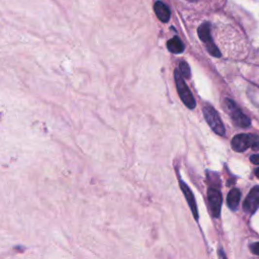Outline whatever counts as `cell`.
Wrapping results in <instances>:
<instances>
[{"mask_svg": "<svg viewBox=\"0 0 259 259\" xmlns=\"http://www.w3.org/2000/svg\"><path fill=\"white\" fill-rule=\"evenodd\" d=\"M231 146L236 152H244L248 148L257 151L259 150V137L254 134H239L232 139Z\"/></svg>", "mask_w": 259, "mask_h": 259, "instance_id": "obj_1", "label": "cell"}, {"mask_svg": "<svg viewBox=\"0 0 259 259\" xmlns=\"http://www.w3.org/2000/svg\"><path fill=\"white\" fill-rule=\"evenodd\" d=\"M197 34H199V36L202 40V42H204L207 52L214 57H217V58L221 57V52L217 48V46L215 45L212 35H211V24H209L208 22L203 23L202 26L199 28V30H197Z\"/></svg>", "mask_w": 259, "mask_h": 259, "instance_id": "obj_4", "label": "cell"}, {"mask_svg": "<svg viewBox=\"0 0 259 259\" xmlns=\"http://www.w3.org/2000/svg\"><path fill=\"white\" fill-rule=\"evenodd\" d=\"M259 207V187H254L246 197L243 207L247 213H254Z\"/></svg>", "mask_w": 259, "mask_h": 259, "instance_id": "obj_7", "label": "cell"}, {"mask_svg": "<svg viewBox=\"0 0 259 259\" xmlns=\"http://www.w3.org/2000/svg\"><path fill=\"white\" fill-rule=\"evenodd\" d=\"M250 161H251L253 164L259 165V154L252 155V156L250 157Z\"/></svg>", "mask_w": 259, "mask_h": 259, "instance_id": "obj_14", "label": "cell"}, {"mask_svg": "<svg viewBox=\"0 0 259 259\" xmlns=\"http://www.w3.org/2000/svg\"><path fill=\"white\" fill-rule=\"evenodd\" d=\"M255 175L259 178V168H257V169L255 170Z\"/></svg>", "mask_w": 259, "mask_h": 259, "instance_id": "obj_16", "label": "cell"}, {"mask_svg": "<svg viewBox=\"0 0 259 259\" xmlns=\"http://www.w3.org/2000/svg\"><path fill=\"white\" fill-rule=\"evenodd\" d=\"M178 71H179L181 76L187 77V78L190 77V66L187 62H180Z\"/></svg>", "mask_w": 259, "mask_h": 259, "instance_id": "obj_12", "label": "cell"}, {"mask_svg": "<svg viewBox=\"0 0 259 259\" xmlns=\"http://www.w3.org/2000/svg\"><path fill=\"white\" fill-rule=\"evenodd\" d=\"M203 113H204L207 122L208 124V126L212 128V130L220 136H224L225 127L223 125V122H222L221 118L219 114L217 113V110L213 106L207 104L203 109Z\"/></svg>", "mask_w": 259, "mask_h": 259, "instance_id": "obj_5", "label": "cell"}, {"mask_svg": "<svg viewBox=\"0 0 259 259\" xmlns=\"http://www.w3.org/2000/svg\"><path fill=\"white\" fill-rule=\"evenodd\" d=\"M189 1H190V2H195V1H197V0H189Z\"/></svg>", "mask_w": 259, "mask_h": 259, "instance_id": "obj_17", "label": "cell"}, {"mask_svg": "<svg viewBox=\"0 0 259 259\" xmlns=\"http://www.w3.org/2000/svg\"><path fill=\"white\" fill-rule=\"evenodd\" d=\"M225 107H226V110L228 112V114L231 116L233 122L237 127L248 128L251 125L250 119L242 113V110L236 105V104L234 103L232 100H229V98H227V100L225 101Z\"/></svg>", "mask_w": 259, "mask_h": 259, "instance_id": "obj_3", "label": "cell"}, {"mask_svg": "<svg viewBox=\"0 0 259 259\" xmlns=\"http://www.w3.org/2000/svg\"><path fill=\"white\" fill-rule=\"evenodd\" d=\"M219 258L220 259H226L225 252H224V250L222 249V248H220V250H219Z\"/></svg>", "mask_w": 259, "mask_h": 259, "instance_id": "obj_15", "label": "cell"}, {"mask_svg": "<svg viewBox=\"0 0 259 259\" xmlns=\"http://www.w3.org/2000/svg\"><path fill=\"white\" fill-rule=\"evenodd\" d=\"M167 49L173 54H180L184 51V45L178 36H174L167 42Z\"/></svg>", "mask_w": 259, "mask_h": 259, "instance_id": "obj_11", "label": "cell"}, {"mask_svg": "<svg viewBox=\"0 0 259 259\" xmlns=\"http://www.w3.org/2000/svg\"><path fill=\"white\" fill-rule=\"evenodd\" d=\"M240 199H241V191L238 189H233L230 190L227 196V204L232 211H236L238 208Z\"/></svg>", "mask_w": 259, "mask_h": 259, "instance_id": "obj_10", "label": "cell"}, {"mask_svg": "<svg viewBox=\"0 0 259 259\" xmlns=\"http://www.w3.org/2000/svg\"><path fill=\"white\" fill-rule=\"evenodd\" d=\"M179 186H180V189L184 194V197H186V200H187V202H188V204L191 209L194 219L197 221L199 220V211H197V207H196L195 199H194L192 191L190 190L188 184L186 182H183L181 179H179Z\"/></svg>", "mask_w": 259, "mask_h": 259, "instance_id": "obj_8", "label": "cell"}, {"mask_svg": "<svg viewBox=\"0 0 259 259\" xmlns=\"http://www.w3.org/2000/svg\"><path fill=\"white\" fill-rule=\"evenodd\" d=\"M174 79H175L176 88H177V92H178L180 100L190 109H193L196 105L194 97H193L190 89L189 88V86L186 84V82H184V80H183L182 76L180 75V73L178 72V70H175V72H174Z\"/></svg>", "mask_w": 259, "mask_h": 259, "instance_id": "obj_2", "label": "cell"}, {"mask_svg": "<svg viewBox=\"0 0 259 259\" xmlns=\"http://www.w3.org/2000/svg\"><path fill=\"white\" fill-rule=\"evenodd\" d=\"M154 11L157 17L162 22H167L170 19V10L162 1H157L154 4Z\"/></svg>", "mask_w": 259, "mask_h": 259, "instance_id": "obj_9", "label": "cell"}, {"mask_svg": "<svg viewBox=\"0 0 259 259\" xmlns=\"http://www.w3.org/2000/svg\"><path fill=\"white\" fill-rule=\"evenodd\" d=\"M207 201L211 208V213L215 218H218L221 213L222 207V194L220 190L216 188H208L207 190Z\"/></svg>", "mask_w": 259, "mask_h": 259, "instance_id": "obj_6", "label": "cell"}, {"mask_svg": "<svg viewBox=\"0 0 259 259\" xmlns=\"http://www.w3.org/2000/svg\"><path fill=\"white\" fill-rule=\"evenodd\" d=\"M250 249L251 251L256 254V255H259V242H256V243H253L250 245Z\"/></svg>", "mask_w": 259, "mask_h": 259, "instance_id": "obj_13", "label": "cell"}]
</instances>
